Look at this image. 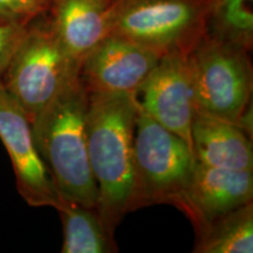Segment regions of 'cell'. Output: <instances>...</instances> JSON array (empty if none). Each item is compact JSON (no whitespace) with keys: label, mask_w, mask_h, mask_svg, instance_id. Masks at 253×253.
Masks as SVG:
<instances>
[{"label":"cell","mask_w":253,"mask_h":253,"mask_svg":"<svg viewBox=\"0 0 253 253\" xmlns=\"http://www.w3.org/2000/svg\"><path fill=\"white\" fill-rule=\"evenodd\" d=\"M0 141L7 150L19 195L30 207L56 209L61 203L34 141L32 123L0 79Z\"/></svg>","instance_id":"obj_7"},{"label":"cell","mask_w":253,"mask_h":253,"mask_svg":"<svg viewBox=\"0 0 253 253\" xmlns=\"http://www.w3.org/2000/svg\"><path fill=\"white\" fill-rule=\"evenodd\" d=\"M253 199V171L205 166L196 161L184 191L173 203L195 227L196 236L224 214Z\"/></svg>","instance_id":"obj_10"},{"label":"cell","mask_w":253,"mask_h":253,"mask_svg":"<svg viewBox=\"0 0 253 253\" xmlns=\"http://www.w3.org/2000/svg\"><path fill=\"white\" fill-rule=\"evenodd\" d=\"M195 253H252L253 203L217 218L197 237Z\"/></svg>","instance_id":"obj_14"},{"label":"cell","mask_w":253,"mask_h":253,"mask_svg":"<svg viewBox=\"0 0 253 253\" xmlns=\"http://www.w3.org/2000/svg\"><path fill=\"white\" fill-rule=\"evenodd\" d=\"M138 104L131 94H89L87 150L97 189L96 210L110 232L131 212L132 141Z\"/></svg>","instance_id":"obj_1"},{"label":"cell","mask_w":253,"mask_h":253,"mask_svg":"<svg viewBox=\"0 0 253 253\" xmlns=\"http://www.w3.org/2000/svg\"><path fill=\"white\" fill-rule=\"evenodd\" d=\"M196 164L188 142L138 108L132 141L131 211L154 204L175 203Z\"/></svg>","instance_id":"obj_5"},{"label":"cell","mask_w":253,"mask_h":253,"mask_svg":"<svg viewBox=\"0 0 253 253\" xmlns=\"http://www.w3.org/2000/svg\"><path fill=\"white\" fill-rule=\"evenodd\" d=\"M161 56L118 36H108L84 56L79 79L88 94L136 95Z\"/></svg>","instance_id":"obj_9"},{"label":"cell","mask_w":253,"mask_h":253,"mask_svg":"<svg viewBox=\"0 0 253 253\" xmlns=\"http://www.w3.org/2000/svg\"><path fill=\"white\" fill-rule=\"evenodd\" d=\"M26 26L0 24V78L4 73L6 66L18 46Z\"/></svg>","instance_id":"obj_17"},{"label":"cell","mask_w":253,"mask_h":253,"mask_svg":"<svg viewBox=\"0 0 253 253\" xmlns=\"http://www.w3.org/2000/svg\"><path fill=\"white\" fill-rule=\"evenodd\" d=\"M250 50L208 36L189 54L197 113L238 125L252 103Z\"/></svg>","instance_id":"obj_6"},{"label":"cell","mask_w":253,"mask_h":253,"mask_svg":"<svg viewBox=\"0 0 253 253\" xmlns=\"http://www.w3.org/2000/svg\"><path fill=\"white\" fill-rule=\"evenodd\" d=\"M135 97L141 112L191 147V126L197 110L189 55L161 56Z\"/></svg>","instance_id":"obj_8"},{"label":"cell","mask_w":253,"mask_h":253,"mask_svg":"<svg viewBox=\"0 0 253 253\" xmlns=\"http://www.w3.org/2000/svg\"><path fill=\"white\" fill-rule=\"evenodd\" d=\"M110 2L112 0H56L48 12L60 42L79 66L109 36Z\"/></svg>","instance_id":"obj_11"},{"label":"cell","mask_w":253,"mask_h":253,"mask_svg":"<svg viewBox=\"0 0 253 253\" xmlns=\"http://www.w3.org/2000/svg\"><path fill=\"white\" fill-rule=\"evenodd\" d=\"M88 100L78 73L31 123L38 151L60 197L96 209L97 189L87 150Z\"/></svg>","instance_id":"obj_2"},{"label":"cell","mask_w":253,"mask_h":253,"mask_svg":"<svg viewBox=\"0 0 253 253\" xmlns=\"http://www.w3.org/2000/svg\"><path fill=\"white\" fill-rule=\"evenodd\" d=\"M79 67L47 13L27 25L0 79L32 122L78 74Z\"/></svg>","instance_id":"obj_4"},{"label":"cell","mask_w":253,"mask_h":253,"mask_svg":"<svg viewBox=\"0 0 253 253\" xmlns=\"http://www.w3.org/2000/svg\"><path fill=\"white\" fill-rule=\"evenodd\" d=\"M191 147L196 161L205 166L253 171L252 137L237 123L196 113Z\"/></svg>","instance_id":"obj_12"},{"label":"cell","mask_w":253,"mask_h":253,"mask_svg":"<svg viewBox=\"0 0 253 253\" xmlns=\"http://www.w3.org/2000/svg\"><path fill=\"white\" fill-rule=\"evenodd\" d=\"M210 0H112L109 36L163 56L189 55L207 36Z\"/></svg>","instance_id":"obj_3"},{"label":"cell","mask_w":253,"mask_h":253,"mask_svg":"<svg viewBox=\"0 0 253 253\" xmlns=\"http://www.w3.org/2000/svg\"><path fill=\"white\" fill-rule=\"evenodd\" d=\"M207 36L251 50L253 0H210Z\"/></svg>","instance_id":"obj_15"},{"label":"cell","mask_w":253,"mask_h":253,"mask_svg":"<svg viewBox=\"0 0 253 253\" xmlns=\"http://www.w3.org/2000/svg\"><path fill=\"white\" fill-rule=\"evenodd\" d=\"M56 0H0V24L27 26L46 15Z\"/></svg>","instance_id":"obj_16"},{"label":"cell","mask_w":253,"mask_h":253,"mask_svg":"<svg viewBox=\"0 0 253 253\" xmlns=\"http://www.w3.org/2000/svg\"><path fill=\"white\" fill-rule=\"evenodd\" d=\"M63 225L62 253H114L118 245L96 209L62 199L56 208Z\"/></svg>","instance_id":"obj_13"}]
</instances>
